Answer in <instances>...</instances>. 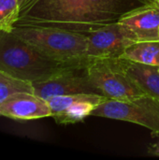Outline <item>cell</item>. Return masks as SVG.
Returning a JSON list of instances; mask_svg holds the SVG:
<instances>
[{
	"mask_svg": "<svg viewBox=\"0 0 159 160\" xmlns=\"http://www.w3.org/2000/svg\"><path fill=\"white\" fill-rule=\"evenodd\" d=\"M81 3L82 0H26L16 24L48 25L79 32Z\"/></svg>",
	"mask_w": 159,
	"mask_h": 160,
	"instance_id": "cell-4",
	"label": "cell"
},
{
	"mask_svg": "<svg viewBox=\"0 0 159 160\" xmlns=\"http://www.w3.org/2000/svg\"><path fill=\"white\" fill-rule=\"evenodd\" d=\"M143 2H145L146 4H157V0H142Z\"/></svg>",
	"mask_w": 159,
	"mask_h": 160,
	"instance_id": "cell-16",
	"label": "cell"
},
{
	"mask_svg": "<svg viewBox=\"0 0 159 160\" xmlns=\"http://www.w3.org/2000/svg\"><path fill=\"white\" fill-rule=\"evenodd\" d=\"M18 0H0V31L12 32L20 18Z\"/></svg>",
	"mask_w": 159,
	"mask_h": 160,
	"instance_id": "cell-15",
	"label": "cell"
},
{
	"mask_svg": "<svg viewBox=\"0 0 159 160\" xmlns=\"http://www.w3.org/2000/svg\"><path fill=\"white\" fill-rule=\"evenodd\" d=\"M156 153L159 155V142H158V144H157V150H156Z\"/></svg>",
	"mask_w": 159,
	"mask_h": 160,
	"instance_id": "cell-18",
	"label": "cell"
},
{
	"mask_svg": "<svg viewBox=\"0 0 159 160\" xmlns=\"http://www.w3.org/2000/svg\"><path fill=\"white\" fill-rule=\"evenodd\" d=\"M127 60L122 57L94 58L87 66L91 83L109 99L127 100L146 94L127 72Z\"/></svg>",
	"mask_w": 159,
	"mask_h": 160,
	"instance_id": "cell-3",
	"label": "cell"
},
{
	"mask_svg": "<svg viewBox=\"0 0 159 160\" xmlns=\"http://www.w3.org/2000/svg\"><path fill=\"white\" fill-rule=\"evenodd\" d=\"M127 72L146 94L159 99L158 67L146 66L128 61Z\"/></svg>",
	"mask_w": 159,
	"mask_h": 160,
	"instance_id": "cell-12",
	"label": "cell"
},
{
	"mask_svg": "<svg viewBox=\"0 0 159 160\" xmlns=\"http://www.w3.org/2000/svg\"><path fill=\"white\" fill-rule=\"evenodd\" d=\"M91 115L140 125L159 137V99L148 94L127 100L108 99Z\"/></svg>",
	"mask_w": 159,
	"mask_h": 160,
	"instance_id": "cell-5",
	"label": "cell"
},
{
	"mask_svg": "<svg viewBox=\"0 0 159 160\" xmlns=\"http://www.w3.org/2000/svg\"><path fill=\"white\" fill-rule=\"evenodd\" d=\"M128 0H82L79 32L89 33L118 22L128 8Z\"/></svg>",
	"mask_w": 159,
	"mask_h": 160,
	"instance_id": "cell-9",
	"label": "cell"
},
{
	"mask_svg": "<svg viewBox=\"0 0 159 160\" xmlns=\"http://www.w3.org/2000/svg\"><path fill=\"white\" fill-rule=\"evenodd\" d=\"M0 116L29 121L52 116V112L47 100L34 92H18L0 104Z\"/></svg>",
	"mask_w": 159,
	"mask_h": 160,
	"instance_id": "cell-10",
	"label": "cell"
},
{
	"mask_svg": "<svg viewBox=\"0 0 159 160\" xmlns=\"http://www.w3.org/2000/svg\"><path fill=\"white\" fill-rule=\"evenodd\" d=\"M88 65L71 67L61 70L46 79L32 82L34 93L48 99L56 96L75 94H99L91 83L88 72Z\"/></svg>",
	"mask_w": 159,
	"mask_h": 160,
	"instance_id": "cell-6",
	"label": "cell"
},
{
	"mask_svg": "<svg viewBox=\"0 0 159 160\" xmlns=\"http://www.w3.org/2000/svg\"><path fill=\"white\" fill-rule=\"evenodd\" d=\"M108 99L99 94H75L56 96L46 100L52 112L51 117L59 125H70L83 121L97 105Z\"/></svg>",
	"mask_w": 159,
	"mask_h": 160,
	"instance_id": "cell-8",
	"label": "cell"
},
{
	"mask_svg": "<svg viewBox=\"0 0 159 160\" xmlns=\"http://www.w3.org/2000/svg\"><path fill=\"white\" fill-rule=\"evenodd\" d=\"M93 59L80 62L53 60L14 33L0 31V70L19 80L34 82L71 67L88 65Z\"/></svg>",
	"mask_w": 159,
	"mask_h": 160,
	"instance_id": "cell-1",
	"label": "cell"
},
{
	"mask_svg": "<svg viewBox=\"0 0 159 160\" xmlns=\"http://www.w3.org/2000/svg\"><path fill=\"white\" fill-rule=\"evenodd\" d=\"M157 6L159 7V0H157Z\"/></svg>",
	"mask_w": 159,
	"mask_h": 160,
	"instance_id": "cell-19",
	"label": "cell"
},
{
	"mask_svg": "<svg viewBox=\"0 0 159 160\" xmlns=\"http://www.w3.org/2000/svg\"><path fill=\"white\" fill-rule=\"evenodd\" d=\"M25 1H26V0H18V2H19V4H20V7H22V6L25 3Z\"/></svg>",
	"mask_w": 159,
	"mask_h": 160,
	"instance_id": "cell-17",
	"label": "cell"
},
{
	"mask_svg": "<svg viewBox=\"0 0 159 160\" xmlns=\"http://www.w3.org/2000/svg\"><path fill=\"white\" fill-rule=\"evenodd\" d=\"M121 57L130 62L159 68V40L135 42L126 49Z\"/></svg>",
	"mask_w": 159,
	"mask_h": 160,
	"instance_id": "cell-13",
	"label": "cell"
},
{
	"mask_svg": "<svg viewBox=\"0 0 159 160\" xmlns=\"http://www.w3.org/2000/svg\"><path fill=\"white\" fill-rule=\"evenodd\" d=\"M12 33L53 60L80 62L92 58L86 54L87 37L83 33L38 24H16Z\"/></svg>",
	"mask_w": 159,
	"mask_h": 160,
	"instance_id": "cell-2",
	"label": "cell"
},
{
	"mask_svg": "<svg viewBox=\"0 0 159 160\" xmlns=\"http://www.w3.org/2000/svg\"><path fill=\"white\" fill-rule=\"evenodd\" d=\"M18 92H34L32 82L16 79L0 70V104Z\"/></svg>",
	"mask_w": 159,
	"mask_h": 160,
	"instance_id": "cell-14",
	"label": "cell"
},
{
	"mask_svg": "<svg viewBox=\"0 0 159 160\" xmlns=\"http://www.w3.org/2000/svg\"><path fill=\"white\" fill-rule=\"evenodd\" d=\"M87 56L92 58L121 57L126 49L136 42L132 35L118 22L86 33Z\"/></svg>",
	"mask_w": 159,
	"mask_h": 160,
	"instance_id": "cell-7",
	"label": "cell"
},
{
	"mask_svg": "<svg viewBox=\"0 0 159 160\" xmlns=\"http://www.w3.org/2000/svg\"><path fill=\"white\" fill-rule=\"evenodd\" d=\"M138 41L159 40V7L143 4L126 12L118 20Z\"/></svg>",
	"mask_w": 159,
	"mask_h": 160,
	"instance_id": "cell-11",
	"label": "cell"
}]
</instances>
